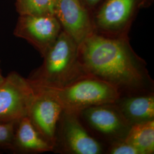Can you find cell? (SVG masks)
Segmentation results:
<instances>
[{
    "label": "cell",
    "instance_id": "cell-10",
    "mask_svg": "<svg viewBox=\"0 0 154 154\" xmlns=\"http://www.w3.org/2000/svg\"><path fill=\"white\" fill-rule=\"evenodd\" d=\"M79 115L94 130L116 140L125 138L131 126L116 103L90 107Z\"/></svg>",
    "mask_w": 154,
    "mask_h": 154
},
{
    "label": "cell",
    "instance_id": "cell-12",
    "mask_svg": "<svg viewBox=\"0 0 154 154\" xmlns=\"http://www.w3.org/2000/svg\"><path fill=\"white\" fill-rule=\"evenodd\" d=\"M123 116L131 125L154 120L153 95L132 97L123 99L118 105Z\"/></svg>",
    "mask_w": 154,
    "mask_h": 154
},
{
    "label": "cell",
    "instance_id": "cell-1",
    "mask_svg": "<svg viewBox=\"0 0 154 154\" xmlns=\"http://www.w3.org/2000/svg\"><path fill=\"white\" fill-rule=\"evenodd\" d=\"M78 55L88 74L119 89L142 88L149 79L143 60L132 49L128 35L94 32L79 45Z\"/></svg>",
    "mask_w": 154,
    "mask_h": 154
},
{
    "label": "cell",
    "instance_id": "cell-14",
    "mask_svg": "<svg viewBox=\"0 0 154 154\" xmlns=\"http://www.w3.org/2000/svg\"><path fill=\"white\" fill-rule=\"evenodd\" d=\"M53 4L54 0H16L20 15L53 14Z\"/></svg>",
    "mask_w": 154,
    "mask_h": 154
},
{
    "label": "cell",
    "instance_id": "cell-16",
    "mask_svg": "<svg viewBox=\"0 0 154 154\" xmlns=\"http://www.w3.org/2000/svg\"><path fill=\"white\" fill-rule=\"evenodd\" d=\"M111 154H140V152L132 144L127 143L124 139L116 140L109 149Z\"/></svg>",
    "mask_w": 154,
    "mask_h": 154
},
{
    "label": "cell",
    "instance_id": "cell-4",
    "mask_svg": "<svg viewBox=\"0 0 154 154\" xmlns=\"http://www.w3.org/2000/svg\"><path fill=\"white\" fill-rule=\"evenodd\" d=\"M144 0H103L91 13L94 32L107 36L128 35Z\"/></svg>",
    "mask_w": 154,
    "mask_h": 154
},
{
    "label": "cell",
    "instance_id": "cell-18",
    "mask_svg": "<svg viewBox=\"0 0 154 154\" xmlns=\"http://www.w3.org/2000/svg\"><path fill=\"white\" fill-rule=\"evenodd\" d=\"M4 78H5V77L2 75V70H1V61H0V85L4 81Z\"/></svg>",
    "mask_w": 154,
    "mask_h": 154
},
{
    "label": "cell",
    "instance_id": "cell-3",
    "mask_svg": "<svg viewBox=\"0 0 154 154\" xmlns=\"http://www.w3.org/2000/svg\"><path fill=\"white\" fill-rule=\"evenodd\" d=\"M39 86L46 88L55 97L63 112L79 116L83 110L90 107L115 103L121 96L118 88L91 75L62 88Z\"/></svg>",
    "mask_w": 154,
    "mask_h": 154
},
{
    "label": "cell",
    "instance_id": "cell-2",
    "mask_svg": "<svg viewBox=\"0 0 154 154\" xmlns=\"http://www.w3.org/2000/svg\"><path fill=\"white\" fill-rule=\"evenodd\" d=\"M78 46L75 40L62 30L43 56L42 64L28 78L29 81L33 85L62 88L91 76L80 61Z\"/></svg>",
    "mask_w": 154,
    "mask_h": 154
},
{
    "label": "cell",
    "instance_id": "cell-19",
    "mask_svg": "<svg viewBox=\"0 0 154 154\" xmlns=\"http://www.w3.org/2000/svg\"><path fill=\"white\" fill-rule=\"evenodd\" d=\"M145 1H146V0H145Z\"/></svg>",
    "mask_w": 154,
    "mask_h": 154
},
{
    "label": "cell",
    "instance_id": "cell-15",
    "mask_svg": "<svg viewBox=\"0 0 154 154\" xmlns=\"http://www.w3.org/2000/svg\"><path fill=\"white\" fill-rule=\"evenodd\" d=\"M16 123H0V153L11 152Z\"/></svg>",
    "mask_w": 154,
    "mask_h": 154
},
{
    "label": "cell",
    "instance_id": "cell-8",
    "mask_svg": "<svg viewBox=\"0 0 154 154\" xmlns=\"http://www.w3.org/2000/svg\"><path fill=\"white\" fill-rule=\"evenodd\" d=\"M58 141H60L63 149L72 154L102 152L100 143L88 134L79 121V115L63 111L57 128L56 143Z\"/></svg>",
    "mask_w": 154,
    "mask_h": 154
},
{
    "label": "cell",
    "instance_id": "cell-9",
    "mask_svg": "<svg viewBox=\"0 0 154 154\" xmlns=\"http://www.w3.org/2000/svg\"><path fill=\"white\" fill-rule=\"evenodd\" d=\"M53 14L78 45L94 32L91 14L79 0H54Z\"/></svg>",
    "mask_w": 154,
    "mask_h": 154
},
{
    "label": "cell",
    "instance_id": "cell-7",
    "mask_svg": "<svg viewBox=\"0 0 154 154\" xmlns=\"http://www.w3.org/2000/svg\"><path fill=\"white\" fill-rule=\"evenodd\" d=\"M62 30L53 14H22L19 16L13 34L27 41L43 57Z\"/></svg>",
    "mask_w": 154,
    "mask_h": 154
},
{
    "label": "cell",
    "instance_id": "cell-17",
    "mask_svg": "<svg viewBox=\"0 0 154 154\" xmlns=\"http://www.w3.org/2000/svg\"><path fill=\"white\" fill-rule=\"evenodd\" d=\"M85 8L91 14L103 0H79Z\"/></svg>",
    "mask_w": 154,
    "mask_h": 154
},
{
    "label": "cell",
    "instance_id": "cell-11",
    "mask_svg": "<svg viewBox=\"0 0 154 154\" xmlns=\"http://www.w3.org/2000/svg\"><path fill=\"white\" fill-rule=\"evenodd\" d=\"M54 149V146L39 133L28 116L16 123L11 153L37 154Z\"/></svg>",
    "mask_w": 154,
    "mask_h": 154
},
{
    "label": "cell",
    "instance_id": "cell-13",
    "mask_svg": "<svg viewBox=\"0 0 154 154\" xmlns=\"http://www.w3.org/2000/svg\"><path fill=\"white\" fill-rule=\"evenodd\" d=\"M124 140L135 147L140 154L154 152V120L132 125Z\"/></svg>",
    "mask_w": 154,
    "mask_h": 154
},
{
    "label": "cell",
    "instance_id": "cell-6",
    "mask_svg": "<svg viewBox=\"0 0 154 154\" xmlns=\"http://www.w3.org/2000/svg\"><path fill=\"white\" fill-rule=\"evenodd\" d=\"M32 86L34 95L28 116L39 133L55 149L57 128L63 109L55 97L46 88Z\"/></svg>",
    "mask_w": 154,
    "mask_h": 154
},
{
    "label": "cell",
    "instance_id": "cell-5",
    "mask_svg": "<svg viewBox=\"0 0 154 154\" xmlns=\"http://www.w3.org/2000/svg\"><path fill=\"white\" fill-rule=\"evenodd\" d=\"M33 95L28 79L16 72L8 74L0 85V123H17L28 116Z\"/></svg>",
    "mask_w": 154,
    "mask_h": 154
}]
</instances>
